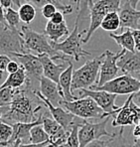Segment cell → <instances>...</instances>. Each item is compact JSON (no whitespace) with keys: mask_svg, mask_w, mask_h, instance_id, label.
I'll list each match as a JSON object with an SVG mask.
<instances>
[{"mask_svg":"<svg viewBox=\"0 0 140 147\" xmlns=\"http://www.w3.org/2000/svg\"><path fill=\"white\" fill-rule=\"evenodd\" d=\"M36 88L29 83L22 88H16L12 102L7 107V110L2 117V121L9 124L17 122H34L47 114L43 113L45 103L36 94Z\"/></svg>","mask_w":140,"mask_h":147,"instance_id":"1","label":"cell"},{"mask_svg":"<svg viewBox=\"0 0 140 147\" xmlns=\"http://www.w3.org/2000/svg\"><path fill=\"white\" fill-rule=\"evenodd\" d=\"M21 33L24 39L25 47L29 53H35L36 55L47 54L54 61L70 62L68 56L56 51L53 48L50 39L45 34L38 33L27 25L21 27Z\"/></svg>","mask_w":140,"mask_h":147,"instance_id":"2","label":"cell"},{"mask_svg":"<svg viewBox=\"0 0 140 147\" xmlns=\"http://www.w3.org/2000/svg\"><path fill=\"white\" fill-rule=\"evenodd\" d=\"M122 0H96L90 1V26L87 30L85 38L83 39V44H87L92 38V34L100 27L103 19L110 12H118L121 6Z\"/></svg>","mask_w":140,"mask_h":147,"instance_id":"3","label":"cell"},{"mask_svg":"<svg viewBox=\"0 0 140 147\" xmlns=\"http://www.w3.org/2000/svg\"><path fill=\"white\" fill-rule=\"evenodd\" d=\"M105 57L103 53L98 57L92 58L85 63V65L74 71L73 73L72 90H79L83 88H90L98 82V77L100 76V66Z\"/></svg>","mask_w":140,"mask_h":147,"instance_id":"4","label":"cell"},{"mask_svg":"<svg viewBox=\"0 0 140 147\" xmlns=\"http://www.w3.org/2000/svg\"><path fill=\"white\" fill-rule=\"evenodd\" d=\"M79 24L75 23L73 31L63 42H52L51 41V45L56 51L60 52L68 57H72L77 62H79L81 57L92 55L90 52L83 49V34L87 33V30L79 32Z\"/></svg>","mask_w":140,"mask_h":147,"instance_id":"5","label":"cell"},{"mask_svg":"<svg viewBox=\"0 0 140 147\" xmlns=\"http://www.w3.org/2000/svg\"><path fill=\"white\" fill-rule=\"evenodd\" d=\"M29 53L25 47L24 39L19 29L0 23V55L12 57L14 54Z\"/></svg>","mask_w":140,"mask_h":147,"instance_id":"6","label":"cell"},{"mask_svg":"<svg viewBox=\"0 0 140 147\" xmlns=\"http://www.w3.org/2000/svg\"><path fill=\"white\" fill-rule=\"evenodd\" d=\"M64 109L83 119L90 118H102L104 111L92 98H81L74 101L63 100L61 102Z\"/></svg>","mask_w":140,"mask_h":147,"instance_id":"7","label":"cell"},{"mask_svg":"<svg viewBox=\"0 0 140 147\" xmlns=\"http://www.w3.org/2000/svg\"><path fill=\"white\" fill-rule=\"evenodd\" d=\"M90 90H105L111 94L121 96V94H137L140 90V82L136 78L130 75L123 74L120 77H116L115 79L105 83L103 86H90Z\"/></svg>","mask_w":140,"mask_h":147,"instance_id":"8","label":"cell"},{"mask_svg":"<svg viewBox=\"0 0 140 147\" xmlns=\"http://www.w3.org/2000/svg\"><path fill=\"white\" fill-rule=\"evenodd\" d=\"M135 94L129 96L118 112L112 116L111 125L113 127H124L126 125H136L140 121V107L133 101Z\"/></svg>","mask_w":140,"mask_h":147,"instance_id":"9","label":"cell"},{"mask_svg":"<svg viewBox=\"0 0 140 147\" xmlns=\"http://www.w3.org/2000/svg\"><path fill=\"white\" fill-rule=\"evenodd\" d=\"M12 58L24 68L27 74V81L33 86L34 84H38L40 86V81L44 77V73L42 62L38 55H34L32 53L14 54Z\"/></svg>","mask_w":140,"mask_h":147,"instance_id":"10","label":"cell"},{"mask_svg":"<svg viewBox=\"0 0 140 147\" xmlns=\"http://www.w3.org/2000/svg\"><path fill=\"white\" fill-rule=\"evenodd\" d=\"M79 98H92L104 111L102 118L113 116L118 112L119 107H115V99L117 94L105 92V90H94L90 88H83L79 90Z\"/></svg>","mask_w":140,"mask_h":147,"instance_id":"11","label":"cell"},{"mask_svg":"<svg viewBox=\"0 0 140 147\" xmlns=\"http://www.w3.org/2000/svg\"><path fill=\"white\" fill-rule=\"evenodd\" d=\"M107 121L108 117H105L102 121L96 123H90L87 119L83 120L79 129V147H85L90 142L100 139L102 136L111 137L113 134H110L106 130Z\"/></svg>","mask_w":140,"mask_h":147,"instance_id":"12","label":"cell"},{"mask_svg":"<svg viewBox=\"0 0 140 147\" xmlns=\"http://www.w3.org/2000/svg\"><path fill=\"white\" fill-rule=\"evenodd\" d=\"M124 52H125L124 49H122L119 53H113L109 50H106L104 52L105 57L102 61V66H100V76H98V80L96 82V86H103L105 83L115 79L118 74V71H119L117 62L119 58L124 54Z\"/></svg>","mask_w":140,"mask_h":147,"instance_id":"13","label":"cell"},{"mask_svg":"<svg viewBox=\"0 0 140 147\" xmlns=\"http://www.w3.org/2000/svg\"><path fill=\"white\" fill-rule=\"evenodd\" d=\"M36 94H37L38 98L45 103L47 109H49V112H50L52 117H53L58 123H60V124L64 127L65 130L70 132L72 127L74 126L75 122H76L77 116L71 113L69 110H65L63 107H55L50 100H48V99L41 94V92L39 90H36Z\"/></svg>","mask_w":140,"mask_h":147,"instance_id":"14","label":"cell"},{"mask_svg":"<svg viewBox=\"0 0 140 147\" xmlns=\"http://www.w3.org/2000/svg\"><path fill=\"white\" fill-rule=\"evenodd\" d=\"M118 14L120 18V33L124 32V29H140V10L133 8L129 0H125L121 4Z\"/></svg>","mask_w":140,"mask_h":147,"instance_id":"15","label":"cell"},{"mask_svg":"<svg viewBox=\"0 0 140 147\" xmlns=\"http://www.w3.org/2000/svg\"><path fill=\"white\" fill-rule=\"evenodd\" d=\"M39 90L55 107L61 105V102L64 100L63 92H62L59 84H57L56 82L52 81V80L46 77H43L41 79Z\"/></svg>","mask_w":140,"mask_h":147,"instance_id":"16","label":"cell"},{"mask_svg":"<svg viewBox=\"0 0 140 147\" xmlns=\"http://www.w3.org/2000/svg\"><path fill=\"white\" fill-rule=\"evenodd\" d=\"M38 57L40 58L41 62H42L44 77L59 84L60 77H61L64 71L68 68V66H66V63L69 62H63L62 64H57L47 54H41V55H38Z\"/></svg>","mask_w":140,"mask_h":147,"instance_id":"17","label":"cell"},{"mask_svg":"<svg viewBox=\"0 0 140 147\" xmlns=\"http://www.w3.org/2000/svg\"><path fill=\"white\" fill-rule=\"evenodd\" d=\"M119 70L125 75L133 76L140 72V52H130L125 50L117 62Z\"/></svg>","mask_w":140,"mask_h":147,"instance_id":"18","label":"cell"},{"mask_svg":"<svg viewBox=\"0 0 140 147\" xmlns=\"http://www.w3.org/2000/svg\"><path fill=\"white\" fill-rule=\"evenodd\" d=\"M44 117V116H43ZM43 117L38 119L37 121L34 122H17L13 123V135L10 139L9 143L7 146H10L11 144L14 143L17 140H21L22 143L24 141H30V133H31V129L34 126L38 124H42L43 123Z\"/></svg>","mask_w":140,"mask_h":147,"instance_id":"19","label":"cell"},{"mask_svg":"<svg viewBox=\"0 0 140 147\" xmlns=\"http://www.w3.org/2000/svg\"><path fill=\"white\" fill-rule=\"evenodd\" d=\"M73 73H74V66H73L72 62H70L68 68L61 75L59 81V86L62 90V92H63L64 100L67 101H74L79 98L75 96L72 92Z\"/></svg>","mask_w":140,"mask_h":147,"instance_id":"20","label":"cell"},{"mask_svg":"<svg viewBox=\"0 0 140 147\" xmlns=\"http://www.w3.org/2000/svg\"><path fill=\"white\" fill-rule=\"evenodd\" d=\"M44 34L50 39L52 42H58L62 37L66 35H70V31L67 26L66 21L61 24H55L52 21L49 20V22L46 24Z\"/></svg>","mask_w":140,"mask_h":147,"instance_id":"21","label":"cell"},{"mask_svg":"<svg viewBox=\"0 0 140 147\" xmlns=\"http://www.w3.org/2000/svg\"><path fill=\"white\" fill-rule=\"evenodd\" d=\"M27 74L22 66L20 67L19 71L14 74H10L7 79L0 85L1 88H20L26 84L27 82Z\"/></svg>","mask_w":140,"mask_h":147,"instance_id":"22","label":"cell"},{"mask_svg":"<svg viewBox=\"0 0 140 147\" xmlns=\"http://www.w3.org/2000/svg\"><path fill=\"white\" fill-rule=\"evenodd\" d=\"M109 36L117 43L119 46L122 47V49L127 50L130 52H135V41L132 34V30L126 29L124 32L120 34H115L113 32H110Z\"/></svg>","mask_w":140,"mask_h":147,"instance_id":"23","label":"cell"},{"mask_svg":"<svg viewBox=\"0 0 140 147\" xmlns=\"http://www.w3.org/2000/svg\"><path fill=\"white\" fill-rule=\"evenodd\" d=\"M26 3H31L32 5H34L35 7L42 9L45 5L47 4H53L58 8V10L61 12H63L64 14H71L74 10L71 5H65L59 0H25Z\"/></svg>","mask_w":140,"mask_h":147,"instance_id":"24","label":"cell"},{"mask_svg":"<svg viewBox=\"0 0 140 147\" xmlns=\"http://www.w3.org/2000/svg\"><path fill=\"white\" fill-rule=\"evenodd\" d=\"M100 28L107 32H115L120 29V18L118 12H110L102 22Z\"/></svg>","mask_w":140,"mask_h":147,"instance_id":"25","label":"cell"},{"mask_svg":"<svg viewBox=\"0 0 140 147\" xmlns=\"http://www.w3.org/2000/svg\"><path fill=\"white\" fill-rule=\"evenodd\" d=\"M30 142L31 143H44V142H50V137L48 133L45 131L42 124H38L31 129L30 133Z\"/></svg>","mask_w":140,"mask_h":147,"instance_id":"26","label":"cell"},{"mask_svg":"<svg viewBox=\"0 0 140 147\" xmlns=\"http://www.w3.org/2000/svg\"><path fill=\"white\" fill-rule=\"evenodd\" d=\"M19 16L22 22L25 24H30L36 17V8L31 3H25L21 5L18 9Z\"/></svg>","mask_w":140,"mask_h":147,"instance_id":"27","label":"cell"},{"mask_svg":"<svg viewBox=\"0 0 140 147\" xmlns=\"http://www.w3.org/2000/svg\"><path fill=\"white\" fill-rule=\"evenodd\" d=\"M85 119L77 117V120L75 122L74 126L72 127L70 133H69L68 139L64 147H79V129L81 124Z\"/></svg>","mask_w":140,"mask_h":147,"instance_id":"28","label":"cell"},{"mask_svg":"<svg viewBox=\"0 0 140 147\" xmlns=\"http://www.w3.org/2000/svg\"><path fill=\"white\" fill-rule=\"evenodd\" d=\"M124 127H120L118 133H114L108 138V143L106 147H131V144L127 141L123 135Z\"/></svg>","mask_w":140,"mask_h":147,"instance_id":"29","label":"cell"},{"mask_svg":"<svg viewBox=\"0 0 140 147\" xmlns=\"http://www.w3.org/2000/svg\"><path fill=\"white\" fill-rule=\"evenodd\" d=\"M13 135V126L7 122L0 121V146L7 147Z\"/></svg>","mask_w":140,"mask_h":147,"instance_id":"30","label":"cell"},{"mask_svg":"<svg viewBox=\"0 0 140 147\" xmlns=\"http://www.w3.org/2000/svg\"><path fill=\"white\" fill-rule=\"evenodd\" d=\"M4 14H5V19H6L7 24L11 28L18 29L19 26H20V22H21V19H20V16H19L18 11L14 10L12 7H10V8H6V9L4 10Z\"/></svg>","mask_w":140,"mask_h":147,"instance_id":"31","label":"cell"},{"mask_svg":"<svg viewBox=\"0 0 140 147\" xmlns=\"http://www.w3.org/2000/svg\"><path fill=\"white\" fill-rule=\"evenodd\" d=\"M14 88L0 86V107H8L12 102L15 94Z\"/></svg>","mask_w":140,"mask_h":147,"instance_id":"32","label":"cell"},{"mask_svg":"<svg viewBox=\"0 0 140 147\" xmlns=\"http://www.w3.org/2000/svg\"><path fill=\"white\" fill-rule=\"evenodd\" d=\"M57 11H58V8L56 7L55 5H53V4H47V5H45L44 7L41 9L42 15L46 19H49V20H51V18L54 16V14Z\"/></svg>","mask_w":140,"mask_h":147,"instance_id":"33","label":"cell"},{"mask_svg":"<svg viewBox=\"0 0 140 147\" xmlns=\"http://www.w3.org/2000/svg\"><path fill=\"white\" fill-rule=\"evenodd\" d=\"M11 62L10 57L7 55H0V72L4 73L6 72V69H7L8 64Z\"/></svg>","mask_w":140,"mask_h":147,"instance_id":"34","label":"cell"},{"mask_svg":"<svg viewBox=\"0 0 140 147\" xmlns=\"http://www.w3.org/2000/svg\"><path fill=\"white\" fill-rule=\"evenodd\" d=\"M20 67H21V65L17 61H11L9 64H8L7 69H6V72L9 74V75L10 74H14V73H16L17 71H19Z\"/></svg>","mask_w":140,"mask_h":147,"instance_id":"35","label":"cell"},{"mask_svg":"<svg viewBox=\"0 0 140 147\" xmlns=\"http://www.w3.org/2000/svg\"><path fill=\"white\" fill-rule=\"evenodd\" d=\"M53 23H55V24H61V23L65 22V18H64V13L59 11L58 10L57 12L54 14V16L51 18V20Z\"/></svg>","mask_w":140,"mask_h":147,"instance_id":"36","label":"cell"},{"mask_svg":"<svg viewBox=\"0 0 140 147\" xmlns=\"http://www.w3.org/2000/svg\"><path fill=\"white\" fill-rule=\"evenodd\" d=\"M0 3H1V5L3 6L4 8H10L12 7L13 5H17L18 6V8L21 6L20 4V0H0Z\"/></svg>","mask_w":140,"mask_h":147,"instance_id":"37","label":"cell"},{"mask_svg":"<svg viewBox=\"0 0 140 147\" xmlns=\"http://www.w3.org/2000/svg\"><path fill=\"white\" fill-rule=\"evenodd\" d=\"M132 34L135 41V51L140 52V29L132 30Z\"/></svg>","mask_w":140,"mask_h":147,"instance_id":"38","label":"cell"},{"mask_svg":"<svg viewBox=\"0 0 140 147\" xmlns=\"http://www.w3.org/2000/svg\"><path fill=\"white\" fill-rule=\"evenodd\" d=\"M107 143H108V139L107 140H94V141L90 142V143L88 144L85 147H106Z\"/></svg>","mask_w":140,"mask_h":147,"instance_id":"39","label":"cell"},{"mask_svg":"<svg viewBox=\"0 0 140 147\" xmlns=\"http://www.w3.org/2000/svg\"><path fill=\"white\" fill-rule=\"evenodd\" d=\"M132 135L134 137V140L140 141V121L134 126V129L132 131Z\"/></svg>","mask_w":140,"mask_h":147,"instance_id":"40","label":"cell"},{"mask_svg":"<svg viewBox=\"0 0 140 147\" xmlns=\"http://www.w3.org/2000/svg\"><path fill=\"white\" fill-rule=\"evenodd\" d=\"M50 142H44V143H39V144H35V143H21L20 147H43L47 144H49Z\"/></svg>","mask_w":140,"mask_h":147,"instance_id":"41","label":"cell"},{"mask_svg":"<svg viewBox=\"0 0 140 147\" xmlns=\"http://www.w3.org/2000/svg\"><path fill=\"white\" fill-rule=\"evenodd\" d=\"M3 6L0 3V23H3V24H7L5 19V14H4V10H3Z\"/></svg>","mask_w":140,"mask_h":147,"instance_id":"42","label":"cell"},{"mask_svg":"<svg viewBox=\"0 0 140 147\" xmlns=\"http://www.w3.org/2000/svg\"><path fill=\"white\" fill-rule=\"evenodd\" d=\"M6 110H7V107H0V121L2 120V117H3Z\"/></svg>","mask_w":140,"mask_h":147,"instance_id":"43","label":"cell"},{"mask_svg":"<svg viewBox=\"0 0 140 147\" xmlns=\"http://www.w3.org/2000/svg\"><path fill=\"white\" fill-rule=\"evenodd\" d=\"M132 77H134V78H136L137 80L140 82V72L138 73H136V74H134V75L132 76ZM135 96H140V90H139V92H137V94H135Z\"/></svg>","mask_w":140,"mask_h":147,"instance_id":"44","label":"cell"},{"mask_svg":"<svg viewBox=\"0 0 140 147\" xmlns=\"http://www.w3.org/2000/svg\"><path fill=\"white\" fill-rule=\"evenodd\" d=\"M140 0H129V2H130L131 6H132L133 8H136L137 5H138V2Z\"/></svg>","mask_w":140,"mask_h":147,"instance_id":"45","label":"cell"},{"mask_svg":"<svg viewBox=\"0 0 140 147\" xmlns=\"http://www.w3.org/2000/svg\"><path fill=\"white\" fill-rule=\"evenodd\" d=\"M21 143H22V141H21V140H17V141H15L13 144H11L10 146H7V147H20Z\"/></svg>","mask_w":140,"mask_h":147,"instance_id":"46","label":"cell"},{"mask_svg":"<svg viewBox=\"0 0 140 147\" xmlns=\"http://www.w3.org/2000/svg\"><path fill=\"white\" fill-rule=\"evenodd\" d=\"M131 147H140V141H138V140H133V143L131 144Z\"/></svg>","mask_w":140,"mask_h":147,"instance_id":"47","label":"cell"},{"mask_svg":"<svg viewBox=\"0 0 140 147\" xmlns=\"http://www.w3.org/2000/svg\"><path fill=\"white\" fill-rule=\"evenodd\" d=\"M134 99L136 100V103L140 107V96H134Z\"/></svg>","mask_w":140,"mask_h":147,"instance_id":"48","label":"cell"},{"mask_svg":"<svg viewBox=\"0 0 140 147\" xmlns=\"http://www.w3.org/2000/svg\"><path fill=\"white\" fill-rule=\"evenodd\" d=\"M79 3H81V0H77V11L79 10Z\"/></svg>","mask_w":140,"mask_h":147,"instance_id":"49","label":"cell"},{"mask_svg":"<svg viewBox=\"0 0 140 147\" xmlns=\"http://www.w3.org/2000/svg\"><path fill=\"white\" fill-rule=\"evenodd\" d=\"M43 147H56V146L53 145V144H51V143H49V144H47V145H45V146H43Z\"/></svg>","mask_w":140,"mask_h":147,"instance_id":"50","label":"cell"},{"mask_svg":"<svg viewBox=\"0 0 140 147\" xmlns=\"http://www.w3.org/2000/svg\"><path fill=\"white\" fill-rule=\"evenodd\" d=\"M59 1H61V0H59ZM69 1H72V2H75V3H76V5H77V0H69Z\"/></svg>","mask_w":140,"mask_h":147,"instance_id":"51","label":"cell"},{"mask_svg":"<svg viewBox=\"0 0 140 147\" xmlns=\"http://www.w3.org/2000/svg\"><path fill=\"white\" fill-rule=\"evenodd\" d=\"M2 78H3V73H1V72H0V80H1Z\"/></svg>","mask_w":140,"mask_h":147,"instance_id":"52","label":"cell"},{"mask_svg":"<svg viewBox=\"0 0 140 147\" xmlns=\"http://www.w3.org/2000/svg\"><path fill=\"white\" fill-rule=\"evenodd\" d=\"M60 147H64V146H60Z\"/></svg>","mask_w":140,"mask_h":147,"instance_id":"53","label":"cell"}]
</instances>
